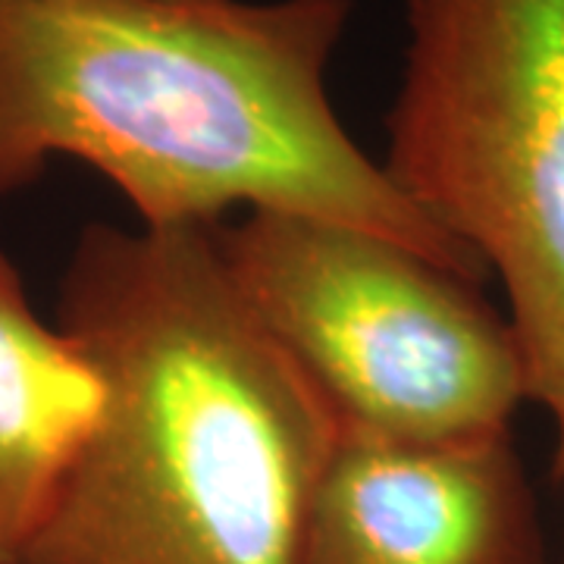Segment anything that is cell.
Wrapping results in <instances>:
<instances>
[{
	"mask_svg": "<svg viewBox=\"0 0 564 564\" xmlns=\"http://www.w3.org/2000/svg\"><path fill=\"white\" fill-rule=\"evenodd\" d=\"M351 0L0 3V198L79 161L148 229L282 210L383 236L484 280L336 117Z\"/></svg>",
	"mask_w": 564,
	"mask_h": 564,
	"instance_id": "obj_1",
	"label": "cell"
},
{
	"mask_svg": "<svg viewBox=\"0 0 564 564\" xmlns=\"http://www.w3.org/2000/svg\"><path fill=\"white\" fill-rule=\"evenodd\" d=\"M57 304L104 408L17 564H302L339 423L236 295L214 226L91 223Z\"/></svg>",
	"mask_w": 564,
	"mask_h": 564,
	"instance_id": "obj_2",
	"label": "cell"
},
{
	"mask_svg": "<svg viewBox=\"0 0 564 564\" xmlns=\"http://www.w3.org/2000/svg\"><path fill=\"white\" fill-rule=\"evenodd\" d=\"M383 170L499 276L527 395L564 414V0H408Z\"/></svg>",
	"mask_w": 564,
	"mask_h": 564,
	"instance_id": "obj_3",
	"label": "cell"
},
{
	"mask_svg": "<svg viewBox=\"0 0 564 564\" xmlns=\"http://www.w3.org/2000/svg\"><path fill=\"white\" fill-rule=\"evenodd\" d=\"M248 314L345 430L404 443L508 433L527 373L480 282L345 223L251 210L214 226Z\"/></svg>",
	"mask_w": 564,
	"mask_h": 564,
	"instance_id": "obj_4",
	"label": "cell"
},
{
	"mask_svg": "<svg viewBox=\"0 0 564 564\" xmlns=\"http://www.w3.org/2000/svg\"><path fill=\"white\" fill-rule=\"evenodd\" d=\"M302 564H545L511 430L404 443L339 426Z\"/></svg>",
	"mask_w": 564,
	"mask_h": 564,
	"instance_id": "obj_5",
	"label": "cell"
},
{
	"mask_svg": "<svg viewBox=\"0 0 564 564\" xmlns=\"http://www.w3.org/2000/svg\"><path fill=\"white\" fill-rule=\"evenodd\" d=\"M101 408L95 364L32 311L0 254V564H17L35 536Z\"/></svg>",
	"mask_w": 564,
	"mask_h": 564,
	"instance_id": "obj_6",
	"label": "cell"
},
{
	"mask_svg": "<svg viewBox=\"0 0 564 564\" xmlns=\"http://www.w3.org/2000/svg\"><path fill=\"white\" fill-rule=\"evenodd\" d=\"M555 421H558V474L564 477V414H558Z\"/></svg>",
	"mask_w": 564,
	"mask_h": 564,
	"instance_id": "obj_7",
	"label": "cell"
},
{
	"mask_svg": "<svg viewBox=\"0 0 564 564\" xmlns=\"http://www.w3.org/2000/svg\"><path fill=\"white\" fill-rule=\"evenodd\" d=\"M0 3H20V0H0Z\"/></svg>",
	"mask_w": 564,
	"mask_h": 564,
	"instance_id": "obj_8",
	"label": "cell"
}]
</instances>
